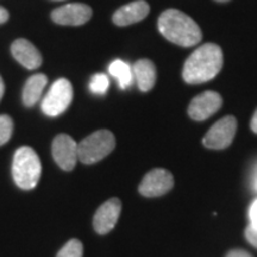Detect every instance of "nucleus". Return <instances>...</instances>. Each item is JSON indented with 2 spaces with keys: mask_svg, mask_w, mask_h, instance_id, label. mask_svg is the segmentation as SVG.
I'll use <instances>...</instances> for the list:
<instances>
[{
  "mask_svg": "<svg viewBox=\"0 0 257 257\" xmlns=\"http://www.w3.org/2000/svg\"><path fill=\"white\" fill-rule=\"evenodd\" d=\"M223 51L213 43L199 47L185 62L182 78L187 83L197 85L216 78L223 67Z\"/></svg>",
  "mask_w": 257,
  "mask_h": 257,
  "instance_id": "obj_1",
  "label": "nucleus"
},
{
  "mask_svg": "<svg viewBox=\"0 0 257 257\" xmlns=\"http://www.w3.org/2000/svg\"><path fill=\"white\" fill-rule=\"evenodd\" d=\"M159 30L169 42L180 47L197 46L202 34L199 25L184 12L176 9H168L159 17Z\"/></svg>",
  "mask_w": 257,
  "mask_h": 257,
  "instance_id": "obj_2",
  "label": "nucleus"
},
{
  "mask_svg": "<svg viewBox=\"0 0 257 257\" xmlns=\"http://www.w3.org/2000/svg\"><path fill=\"white\" fill-rule=\"evenodd\" d=\"M42 173L41 160L30 147H21L15 153L12 161V178L15 184L24 191L35 188Z\"/></svg>",
  "mask_w": 257,
  "mask_h": 257,
  "instance_id": "obj_3",
  "label": "nucleus"
},
{
  "mask_svg": "<svg viewBox=\"0 0 257 257\" xmlns=\"http://www.w3.org/2000/svg\"><path fill=\"white\" fill-rule=\"evenodd\" d=\"M115 148V137L110 130H98L78 143L79 160L93 165L108 156Z\"/></svg>",
  "mask_w": 257,
  "mask_h": 257,
  "instance_id": "obj_4",
  "label": "nucleus"
},
{
  "mask_svg": "<svg viewBox=\"0 0 257 257\" xmlns=\"http://www.w3.org/2000/svg\"><path fill=\"white\" fill-rule=\"evenodd\" d=\"M73 100V86L69 80L61 78L51 85L49 92L42 100L41 107L44 114L57 117L62 114Z\"/></svg>",
  "mask_w": 257,
  "mask_h": 257,
  "instance_id": "obj_5",
  "label": "nucleus"
},
{
  "mask_svg": "<svg viewBox=\"0 0 257 257\" xmlns=\"http://www.w3.org/2000/svg\"><path fill=\"white\" fill-rule=\"evenodd\" d=\"M237 131V120L233 115H227L217 121L207 134L205 135L202 143L210 149H225L232 143Z\"/></svg>",
  "mask_w": 257,
  "mask_h": 257,
  "instance_id": "obj_6",
  "label": "nucleus"
},
{
  "mask_svg": "<svg viewBox=\"0 0 257 257\" xmlns=\"http://www.w3.org/2000/svg\"><path fill=\"white\" fill-rule=\"evenodd\" d=\"M174 186V178L168 170L156 168L148 172L141 181L138 191L147 198H155L168 193Z\"/></svg>",
  "mask_w": 257,
  "mask_h": 257,
  "instance_id": "obj_7",
  "label": "nucleus"
},
{
  "mask_svg": "<svg viewBox=\"0 0 257 257\" xmlns=\"http://www.w3.org/2000/svg\"><path fill=\"white\" fill-rule=\"evenodd\" d=\"M51 153L60 168L66 172L73 170L76 165V161L79 160L78 143L69 135L66 134H60L54 138Z\"/></svg>",
  "mask_w": 257,
  "mask_h": 257,
  "instance_id": "obj_8",
  "label": "nucleus"
},
{
  "mask_svg": "<svg viewBox=\"0 0 257 257\" xmlns=\"http://www.w3.org/2000/svg\"><path fill=\"white\" fill-rule=\"evenodd\" d=\"M223 99L219 93L213 91H207L195 96L188 106V114L193 120L202 121L217 111L220 110Z\"/></svg>",
  "mask_w": 257,
  "mask_h": 257,
  "instance_id": "obj_9",
  "label": "nucleus"
},
{
  "mask_svg": "<svg viewBox=\"0 0 257 257\" xmlns=\"http://www.w3.org/2000/svg\"><path fill=\"white\" fill-rule=\"evenodd\" d=\"M92 15L93 11L91 6L74 3V4H67L54 10L51 12V19L60 25L78 27V25L87 23L92 18Z\"/></svg>",
  "mask_w": 257,
  "mask_h": 257,
  "instance_id": "obj_10",
  "label": "nucleus"
},
{
  "mask_svg": "<svg viewBox=\"0 0 257 257\" xmlns=\"http://www.w3.org/2000/svg\"><path fill=\"white\" fill-rule=\"evenodd\" d=\"M121 212V202L118 198H112L95 212L93 226L99 234H106L114 229Z\"/></svg>",
  "mask_w": 257,
  "mask_h": 257,
  "instance_id": "obj_11",
  "label": "nucleus"
},
{
  "mask_svg": "<svg viewBox=\"0 0 257 257\" xmlns=\"http://www.w3.org/2000/svg\"><path fill=\"white\" fill-rule=\"evenodd\" d=\"M150 6L144 0H136L130 4L121 6L114 12L113 23L118 27H127V25L138 23L143 21L149 15Z\"/></svg>",
  "mask_w": 257,
  "mask_h": 257,
  "instance_id": "obj_12",
  "label": "nucleus"
},
{
  "mask_svg": "<svg viewBox=\"0 0 257 257\" xmlns=\"http://www.w3.org/2000/svg\"><path fill=\"white\" fill-rule=\"evenodd\" d=\"M11 53L22 66L28 69H37L42 64V55L30 41L18 38L11 46Z\"/></svg>",
  "mask_w": 257,
  "mask_h": 257,
  "instance_id": "obj_13",
  "label": "nucleus"
},
{
  "mask_svg": "<svg viewBox=\"0 0 257 257\" xmlns=\"http://www.w3.org/2000/svg\"><path fill=\"white\" fill-rule=\"evenodd\" d=\"M134 81L142 92H149L156 82L155 64L148 59L138 60L133 66Z\"/></svg>",
  "mask_w": 257,
  "mask_h": 257,
  "instance_id": "obj_14",
  "label": "nucleus"
},
{
  "mask_svg": "<svg viewBox=\"0 0 257 257\" xmlns=\"http://www.w3.org/2000/svg\"><path fill=\"white\" fill-rule=\"evenodd\" d=\"M48 83V79L44 74H35V75L30 76L28 81L25 82L24 89H23V104L27 107H31L41 99L42 93H43L44 88H46Z\"/></svg>",
  "mask_w": 257,
  "mask_h": 257,
  "instance_id": "obj_15",
  "label": "nucleus"
},
{
  "mask_svg": "<svg viewBox=\"0 0 257 257\" xmlns=\"http://www.w3.org/2000/svg\"><path fill=\"white\" fill-rule=\"evenodd\" d=\"M108 72L112 76H114L118 80L119 87L121 89H126L133 85L134 82V74L133 68L123 60H115L108 67Z\"/></svg>",
  "mask_w": 257,
  "mask_h": 257,
  "instance_id": "obj_16",
  "label": "nucleus"
},
{
  "mask_svg": "<svg viewBox=\"0 0 257 257\" xmlns=\"http://www.w3.org/2000/svg\"><path fill=\"white\" fill-rule=\"evenodd\" d=\"M83 245L79 239H70L60 250L56 257H82Z\"/></svg>",
  "mask_w": 257,
  "mask_h": 257,
  "instance_id": "obj_17",
  "label": "nucleus"
},
{
  "mask_svg": "<svg viewBox=\"0 0 257 257\" xmlns=\"http://www.w3.org/2000/svg\"><path fill=\"white\" fill-rule=\"evenodd\" d=\"M110 87V80L105 74H95L92 76L91 82H89V89L94 94L102 95L107 92Z\"/></svg>",
  "mask_w": 257,
  "mask_h": 257,
  "instance_id": "obj_18",
  "label": "nucleus"
},
{
  "mask_svg": "<svg viewBox=\"0 0 257 257\" xmlns=\"http://www.w3.org/2000/svg\"><path fill=\"white\" fill-rule=\"evenodd\" d=\"M14 121L8 114H0V146L5 144L12 136Z\"/></svg>",
  "mask_w": 257,
  "mask_h": 257,
  "instance_id": "obj_19",
  "label": "nucleus"
},
{
  "mask_svg": "<svg viewBox=\"0 0 257 257\" xmlns=\"http://www.w3.org/2000/svg\"><path fill=\"white\" fill-rule=\"evenodd\" d=\"M245 237H246V240H248L251 245L257 248V226L249 225L245 230Z\"/></svg>",
  "mask_w": 257,
  "mask_h": 257,
  "instance_id": "obj_20",
  "label": "nucleus"
},
{
  "mask_svg": "<svg viewBox=\"0 0 257 257\" xmlns=\"http://www.w3.org/2000/svg\"><path fill=\"white\" fill-rule=\"evenodd\" d=\"M249 219H250V225L257 226V199L252 202L251 206H250Z\"/></svg>",
  "mask_w": 257,
  "mask_h": 257,
  "instance_id": "obj_21",
  "label": "nucleus"
},
{
  "mask_svg": "<svg viewBox=\"0 0 257 257\" xmlns=\"http://www.w3.org/2000/svg\"><path fill=\"white\" fill-rule=\"evenodd\" d=\"M226 257H252L249 252L244 251V250H232L227 253Z\"/></svg>",
  "mask_w": 257,
  "mask_h": 257,
  "instance_id": "obj_22",
  "label": "nucleus"
},
{
  "mask_svg": "<svg viewBox=\"0 0 257 257\" xmlns=\"http://www.w3.org/2000/svg\"><path fill=\"white\" fill-rule=\"evenodd\" d=\"M9 12L8 10L3 8V6H0V24H4L5 22L9 21Z\"/></svg>",
  "mask_w": 257,
  "mask_h": 257,
  "instance_id": "obj_23",
  "label": "nucleus"
},
{
  "mask_svg": "<svg viewBox=\"0 0 257 257\" xmlns=\"http://www.w3.org/2000/svg\"><path fill=\"white\" fill-rule=\"evenodd\" d=\"M251 184H252V187L255 191L257 192V163L253 167L252 169V174H251Z\"/></svg>",
  "mask_w": 257,
  "mask_h": 257,
  "instance_id": "obj_24",
  "label": "nucleus"
},
{
  "mask_svg": "<svg viewBox=\"0 0 257 257\" xmlns=\"http://www.w3.org/2000/svg\"><path fill=\"white\" fill-rule=\"evenodd\" d=\"M251 130L255 134H257V110H256L255 114H253V117L251 119Z\"/></svg>",
  "mask_w": 257,
  "mask_h": 257,
  "instance_id": "obj_25",
  "label": "nucleus"
},
{
  "mask_svg": "<svg viewBox=\"0 0 257 257\" xmlns=\"http://www.w3.org/2000/svg\"><path fill=\"white\" fill-rule=\"evenodd\" d=\"M4 92H5V85H4V81H3L2 76H0V100H2L3 95H4Z\"/></svg>",
  "mask_w": 257,
  "mask_h": 257,
  "instance_id": "obj_26",
  "label": "nucleus"
},
{
  "mask_svg": "<svg viewBox=\"0 0 257 257\" xmlns=\"http://www.w3.org/2000/svg\"><path fill=\"white\" fill-rule=\"evenodd\" d=\"M216 2H219V3H226V2H230V0H216Z\"/></svg>",
  "mask_w": 257,
  "mask_h": 257,
  "instance_id": "obj_27",
  "label": "nucleus"
},
{
  "mask_svg": "<svg viewBox=\"0 0 257 257\" xmlns=\"http://www.w3.org/2000/svg\"><path fill=\"white\" fill-rule=\"evenodd\" d=\"M56 2H62V0H56Z\"/></svg>",
  "mask_w": 257,
  "mask_h": 257,
  "instance_id": "obj_28",
  "label": "nucleus"
}]
</instances>
